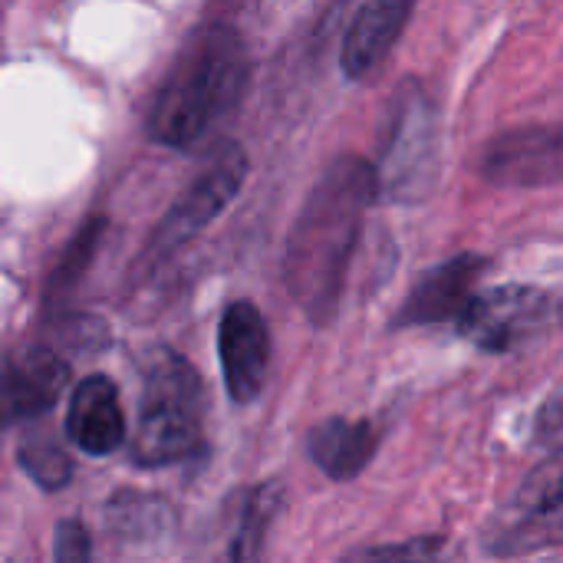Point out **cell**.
Segmentation results:
<instances>
[{"mask_svg": "<svg viewBox=\"0 0 563 563\" xmlns=\"http://www.w3.org/2000/svg\"><path fill=\"white\" fill-rule=\"evenodd\" d=\"M379 191L383 185L376 165L360 155H340L313 185L290 228L284 280L294 303L317 327H330L340 310L346 271L363 234V218Z\"/></svg>", "mask_w": 563, "mask_h": 563, "instance_id": "cell-1", "label": "cell"}, {"mask_svg": "<svg viewBox=\"0 0 563 563\" xmlns=\"http://www.w3.org/2000/svg\"><path fill=\"white\" fill-rule=\"evenodd\" d=\"M251 82V59L231 26H211L172 69L148 109V135L168 148L198 145Z\"/></svg>", "mask_w": 563, "mask_h": 563, "instance_id": "cell-2", "label": "cell"}, {"mask_svg": "<svg viewBox=\"0 0 563 563\" xmlns=\"http://www.w3.org/2000/svg\"><path fill=\"white\" fill-rule=\"evenodd\" d=\"M205 386L198 369L172 350H155L145 363L132 459L142 468L175 465L201 452Z\"/></svg>", "mask_w": 563, "mask_h": 563, "instance_id": "cell-3", "label": "cell"}, {"mask_svg": "<svg viewBox=\"0 0 563 563\" xmlns=\"http://www.w3.org/2000/svg\"><path fill=\"white\" fill-rule=\"evenodd\" d=\"M492 558H525L563 544V452L544 459L492 515L485 538Z\"/></svg>", "mask_w": 563, "mask_h": 563, "instance_id": "cell-4", "label": "cell"}, {"mask_svg": "<svg viewBox=\"0 0 563 563\" xmlns=\"http://www.w3.org/2000/svg\"><path fill=\"white\" fill-rule=\"evenodd\" d=\"M247 178V155L238 142L224 139L214 145L205 172L191 181V188L168 208V214L158 221L145 257L162 261L195 241L211 221L221 218V211L238 198L241 185Z\"/></svg>", "mask_w": 563, "mask_h": 563, "instance_id": "cell-5", "label": "cell"}, {"mask_svg": "<svg viewBox=\"0 0 563 563\" xmlns=\"http://www.w3.org/2000/svg\"><path fill=\"white\" fill-rule=\"evenodd\" d=\"M558 317V300L538 287H492L478 290L455 330L485 353H511Z\"/></svg>", "mask_w": 563, "mask_h": 563, "instance_id": "cell-6", "label": "cell"}, {"mask_svg": "<svg viewBox=\"0 0 563 563\" xmlns=\"http://www.w3.org/2000/svg\"><path fill=\"white\" fill-rule=\"evenodd\" d=\"M393 102L396 122L389 129L386 155L376 165L379 185L393 198H419L422 181H432L435 172V112L419 86L412 99L399 96Z\"/></svg>", "mask_w": 563, "mask_h": 563, "instance_id": "cell-7", "label": "cell"}, {"mask_svg": "<svg viewBox=\"0 0 563 563\" xmlns=\"http://www.w3.org/2000/svg\"><path fill=\"white\" fill-rule=\"evenodd\" d=\"M218 360L231 402L251 406L261 396L271 366V330L251 300H238L224 310L218 327Z\"/></svg>", "mask_w": 563, "mask_h": 563, "instance_id": "cell-8", "label": "cell"}, {"mask_svg": "<svg viewBox=\"0 0 563 563\" xmlns=\"http://www.w3.org/2000/svg\"><path fill=\"white\" fill-rule=\"evenodd\" d=\"M482 175L505 188H538L563 178V129L531 125L488 142Z\"/></svg>", "mask_w": 563, "mask_h": 563, "instance_id": "cell-9", "label": "cell"}, {"mask_svg": "<svg viewBox=\"0 0 563 563\" xmlns=\"http://www.w3.org/2000/svg\"><path fill=\"white\" fill-rule=\"evenodd\" d=\"M488 261L478 254H459L426 271L419 284L409 290L402 310L396 313V327H439L459 323L468 303L478 294V280Z\"/></svg>", "mask_w": 563, "mask_h": 563, "instance_id": "cell-10", "label": "cell"}, {"mask_svg": "<svg viewBox=\"0 0 563 563\" xmlns=\"http://www.w3.org/2000/svg\"><path fill=\"white\" fill-rule=\"evenodd\" d=\"M66 435L89 459H106L115 449H122L125 412L119 402V389L109 376H86L73 389L66 409Z\"/></svg>", "mask_w": 563, "mask_h": 563, "instance_id": "cell-11", "label": "cell"}, {"mask_svg": "<svg viewBox=\"0 0 563 563\" xmlns=\"http://www.w3.org/2000/svg\"><path fill=\"white\" fill-rule=\"evenodd\" d=\"M69 383V363L46 350H23L7 360L3 373V402H7V419L10 422H30L40 419L56 406Z\"/></svg>", "mask_w": 563, "mask_h": 563, "instance_id": "cell-12", "label": "cell"}, {"mask_svg": "<svg viewBox=\"0 0 563 563\" xmlns=\"http://www.w3.org/2000/svg\"><path fill=\"white\" fill-rule=\"evenodd\" d=\"M412 16V0H366L353 16L340 66L350 79H363L383 66L389 49L399 43L406 23Z\"/></svg>", "mask_w": 563, "mask_h": 563, "instance_id": "cell-13", "label": "cell"}, {"mask_svg": "<svg viewBox=\"0 0 563 563\" xmlns=\"http://www.w3.org/2000/svg\"><path fill=\"white\" fill-rule=\"evenodd\" d=\"M310 459L317 468L333 482H353L366 472L379 449V432L373 422H353V419H327L310 432Z\"/></svg>", "mask_w": 563, "mask_h": 563, "instance_id": "cell-14", "label": "cell"}, {"mask_svg": "<svg viewBox=\"0 0 563 563\" xmlns=\"http://www.w3.org/2000/svg\"><path fill=\"white\" fill-rule=\"evenodd\" d=\"M280 505L277 485H257L238 498V521L221 563H264V544Z\"/></svg>", "mask_w": 563, "mask_h": 563, "instance_id": "cell-15", "label": "cell"}, {"mask_svg": "<svg viewBox=\"0 0 563 563\" xmlns=\"http://www.w3.org/2000/svg\"><path fill=\"white\" fill-rule=\"evenodd\" d=\"M20 468L43 492H63L73 478V462L66 459V452L56 442H46V439L20 442Z\"/></svg>", "mask_w": 563, "mask_h": 563, "instance_id": "cell-16", "label": "cell"}, {"mask_svg": "<svg viewBox=\"0 0 563 563\" xmlns=\"http://www.w3.org/2000/svg\"><path fill=\"white\" fill-rule=\"evenodd\" d=\"M449 551L442 534H429V538H412L402 544H379V548H363L340 563H442Z\"/></svg>", "mask_w": 563, "mask_h": 563, "instance_id": "cell-17", "label": "cell"}, {"mask_svg": "<svg viewBox=\"0 0 563 563\" xmlns=\"http://www.w3.org/2000/svg\"><path fill=\"white\" fill-rule=\"evenodd\" d=\"M102 228H106L102 218H96V221H89V224L76 234V241L69 244V251L63 254V261L56 264V271H53V277H49V294H59V290L73 287V284L82 277V271L89 267V261H92V254H96V247H99Z\"/></svg>", "mask_w": 563, "mask_h": 563, "instance_id": "cell-18", "label": "cell"}, {"mask_svg": "<svg viewBox=\"0 0 563 563\" xmlns=\"http://www.w3.org/2000/svg\"><path fill=\"white\" fill-rule=\"evenodd\" d=\"M53 563H92V541L82 521H59L53 538Z\"/></svg>", "mask_w": 563, "mask_h": 563, "instance_id": "cell-19", "label": "cell"}]
</instances>
